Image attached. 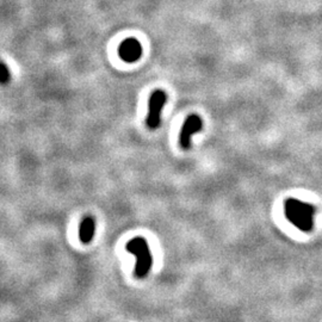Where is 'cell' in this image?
Instances as JSON below:
<instances>
[{"label": "cell", "instance_id": "obj_2", "mask_svg": "<svg viewBox=\"0 0 322 322\" xmlns=\"http://www.w3.org/2000/svg\"><path fill=\"white\" fill-rule=\"evenodd\" d=\"M126 250L138 258V262L135 266L136 277H146L153 265V256L150 254L147 240L144 238H134L126 244Z\"/></svg>", "mask_w": 322, "mask_h": 322}, {"label": "cell", "instance_id": "obj_3", "mask_svg": "<svg viewBox=\"0 0 322 322\" xmlns=\"http://www.w3.org/2000/svg\"><path fill=\"white\" fill-rule=\"evenodd\" d=\"M167 100V94L162 90H156L152 92L150 102H148V116L146 124L150 130L156 129L160 126V114Z\"/></svg>", "mask_w": 322, "mask_h": 322}, {"label": "cell", "instance_id": "obj_6", "mask_svg": "<svg viewBox=\"0 0 322 322\" xmlns=\"http://www.w3.org/2000/svg\"><path fill=\"white\" fill-rule=\"evenodd\" d=\"M94 229H96V221L91 216H86L80 224L79 229V239L82 244H88L92 241L94 236Z\"/></svg>", "mask_w": 322, "mask_h": 322}, {"label": "cell", "instance_id": "obj_1", "mask_svg": "<svg viewBox=\"0 0 322 322\" xmlns=\"http://www.w3.org/2000/svg\"><path fill=\"white\" fill-rule=\"evenodd\" d=\"M315 210L312 204L302 202L296 198H289L284 202V214L297 229L301 232H310L314 228Z\"/></svg>", "mask_w": 322, "mask_h": 322}, {"label": "cell", "instance_id": "obj_7", "mask_svg": "<svg viewBox=\"0 0 322 322\" xmlns=\"http://www.w3.org/2000/svg\"><path fill=\"white\" fill-rule=\"evenodd\" d=\"M2 85H5V84H8L11 80V73H10V70H8V66H6L5 62H2Z\"/></svg>", "mask_w": 322, "mask_h": 322}, {"label": "cell", "instance_id": "obj_5", "mask_svg": "<svg viewBox=\"0 0 322 322\" xmlns=\"http://www.w3.org/2000/svg\"><path fill=\"white\" fill-rule=\"evenodd\" d=\"M120 58L126 62L132 64L138 61L142 55V47L140 42L135 38H126L120 43L118 48Z\"/></svg>", "mask_w": 322, "mask_h": 322}, {"label": "cell", "instance_id": "obj_4", "mask_svg": "<svg viewBox=\"0 0 322 322\" xmlns=\"http://www.w3.org/2000/svg\"><path fill=\"white\" fill-rule=\"evenodd\" d=\"M203 128V120L198 114H190L185 120L184 124L182 126L180 134H179V146L182 150H188L191 148L192 144V136L200 132Z\"/></svg>", "mask_w": 322, "mask_h": 322}]
</instances>
